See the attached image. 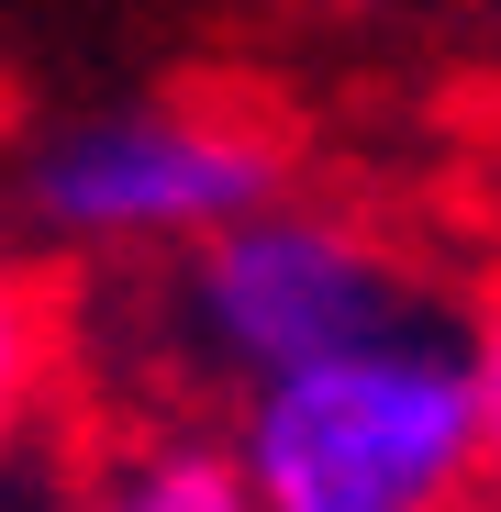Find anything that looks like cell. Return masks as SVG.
Here are the masks:
<instances>
[{
    "label": "cell",
    "instance_id": "obj_1",
    "mask_svg": "<svg viewBox=\"0 0 501 512\" xmlns=\"http://www.w3.org/2000/svg\"><path fill=\"white\" fill-rule=\"evenodd\" d=\"M234 468L257 512H479L490 446L468 390V334L401 312L234 401Z\"/></svg>",
    "mask_w": 501,
    "mask_h": 512
},
{
    "label": "cell",
    "instance_id": "obj_2",
    "mask_svg": "<svg viewBox=\"0 0 501 512\" xmlns=\"http://www.w3.org/2000/svg\"><path fill=\"white\" fill-rule=\"evenodd\" d=\"M401 312H424L401 279V256L323 212V201H268L223 234H201L190 256H167L156 279V357L201 379V390H268L357 334H390Z\"/></svg>",
    "mask_w": 501,
    "mask_h": 512
},
{
    "label": "cell",
    "instance_id": "obj_3",
    "mask_svg": "<svg viewBox=\"0 0 501 512\" xmlns=\"http://www.w3.org/2000/svg\"><path fill=\"white\" fill-rule=\"evenodd\" d=\"M279 201V145L234 112H112L34 156V223L90 256H190Z\"/></svg>",
    "mask_w": 501,
    "mask_h": 512
},
{
    "label": "cell",
    "instance_id": "obj_4",
    "mask_svg": "<svg viewBox=\"0 0 501 512\" xmlns=\"http://www.w3.org/2000/svg\"><path fill=\"white\" fill-rule=\"evenodd\" d=\"M78 512H257L234 468V435H190V423H123L90 446Z\"/></svg>",
    "mask_w": 501,
    "mask_h": 512
},
{
    "label": "cell",
    "instance_id": "obj_5",
    "mask_svg": "<svg viewBox=\"0 0 501 512\" xmlns=\"http://www.w3.org/2000/svg\"><path fill=\"white\" fill-rule=\"evenodd\" d=\"M56 368H67V312H56V290L23 279V268H0V457L45 423Z\"/></svg>",
    "mask_w": 501,
    "mask_h": 512
},
{
    "label": "cell",
    "instance_id": "obj_6",
    "mask_svg": "<svg viewBox=\"0 0 501 512\" xmlns=\"http://www.w3.org/2000/svg\"><path fill=\"white\" fill-rule=\"evenodd\" d=\"M468 390H479V446H490V490H501V290L468 323Z\"/></svg>",
    "mask_w": 501,
    "mask_h": 512
},
{
    "label": "cell",
    "instance_id": "obj_7",
    "mask_svg": "<svg viewBox=\"0 0 501 512\" xmlns=\"http://www.w3.org/2000/svg\"><path fill=\"white\" fill-rule=\"evenodd\" d=\"M479 512H501V490H490V501H479Z\"/></svg>",
    "mask_w": 501,
    "mask_h": 512
}]
</instances>
